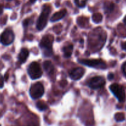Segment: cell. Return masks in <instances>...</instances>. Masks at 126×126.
Listing matches in <instances>:
<instances>
[{"label": "cell", "mask_w": 126, "mask_h": 126, "mask_svg": "<svg viewBox=\"0 0 126 126\" xmlns=\"http://www.w3.org/2000/svg\"><path fill=\"white\" fill-rule=\"evenodd\" d=\"M110 90L119 102L123 103L125 101L126 97V91L123 86L118 84H114L110 86Z\"/></svg>", "instance_id": "5"}, {"label": "cell", "mask_w": 126, "mask_h": 126, "mask_svg": "<svg viewBox=\"0 0 126 126\" xmlns=\"http://www.w3.org/2000/svg\"><path fill=\"white\" fill-rule=\"evenodd\" d=\"M30 95L33 100H36L42 97L44 93V88L41 82L33 84L30 88Z\"/></svg>", "instance_id": "6"}, {"label": "cell", "mask_w": 126, "mask_h": 126, "mask_svg": "<svg viewBox=\"0 0 126 126\" xmlns=\"http://www.w3.org/2000/svg\"><path fill=\"white\" fill-rule=\"evenodd\" d=\"M36 0H30V2L31 3H34V2H36Z\"/></svg>", "instance_id": "23"}, {"label": "cell", "mask_w": 126, "mask_h": 126, "mask_svg": "<svg viewBox=\"0 0 126 126\" xmlns=\"http://www.w3.org/2000/svg\"><path fill=\"white\" fill-rule=\"evenodd\" d=\"M114 9V4L111 2H107L105 3L104 5V9L105 12L106 13H110Z\"/></svg>", "instance_id": "14"}, {"label": "cell", "mask_w": 126, "mask_h": 126, "mask_svg": "<svg viewBox=\"0 0 126 126\" xmlns=\"http://www.w3.org/2000/svg\"><path fill=\"white\" fill-rule=\"evenodd\" d=\"M124 23L126 25V16H125V17H124Z\"/></svg>", "instance_id": "24"}, {"label": "cell", "mask_w": 126, "mask_h": 126, "mask_svg": "<svg viewBox=\"0 0 126 126\" xmlns=\"http://www.w3.org/2000/svg\"><path fill=\"white\" fill-rule=\"evenodd\" d=\"M54 42V37L50 35H47L41 40L39 47L43 51L45 56H50L52 54V43Z\"/></svg>", "instance_id": "1"}, {"label": "cell", "mask_w": 126, "mask_h": 126, "mask_svg": "<svg viewBox=\"0 0 126 126\" xmlns=\"http://www.w3.org/2000/svg\"><path fill=\"white\" fill-rule=\"evenodd\" d=\"M121 47H122V48H123V49H124V50L126 51V42H124V43H122Z\"/></svg>", "instance_id": "21"}, {"label": "cell", "mask_w": 126, "mask_h": 126, "mask_svg": "<svg viewBox=\"0 0 126 126\" xmlns=\"http://www.w3.org/2000/svg\"><path fill=\"white\" fill-rule=\"evenodd\" d=\"M105 79L102 76H95L87 82V85L92 89L101 88L105 85Z\"/></svg>", "instance_id": "8"}, {"label": "cell", "mask_w": 126, "mask_h": 126, "mask_svg": "<svg viewBox=\"0 0 126 126\" xmlns=\"http://www.w3.org/2000/svg\"><path fill=\"white\" fill-rule=\"evenodd\" d=\"M87 0H75V4L79 7H84L86 6Z\"/></svg>", "instance_id": "16"}, {"label": "cell", "mask_w": 126, "mask_h": 126, "mask_svg": "<svg viewBox=\"0 0 126 126\" xmlns=\"http://www.w3.org/2000/svg\"><path fill=\"white\" fill-rule=\"evenodd\" d=\"M36 107L40 111H45L48 108L47 105L43 101H38L36 103Z\"/></svg>", "instance_id": "15"}, {"label": "cell", "mask_w": 126, "mask_h": 126, "mask_svg": "<svg viewBox=\"0 0 126 126\" xmlns=\"http://www.w3.org/2000/svg\"><path fill=\"white\" fill-rule=\"evenodd\" d=\"M50 12V7L49 6H44L37 21L36 28L38 30H43L47 23L48 17Z\"/></svg>", "instance_id": "2"}, {"label": "cell", "mask_w": 126, "mask_h": 126, "mask_svg": "<svg viewBox=\"0 0 126 126\" xmlns=\"http://www.w3.org/2000/svg\"><path fill=\"white\" fill-rule=\"evenodd\" d=\"M28 56H29V51H28V49L27 48H22V49H21L18 56V61L21 64L25 63L27 61Z\"/></svg>", "instance_id": "11"}, {"label": "cell", "mask_w": 126, "mask_h": 126, "mask_svg": "<svg viewBox=\"0 0 126 126\" xmlns=\"http://www.w3.org/2000/svg\"><path fill=\"white\" fill-rule=\"evenodd\" d=\"M85 70L82 67H76L71 69L69 72V76L72 80H78L84 75Z\"/></svg>", "instance_id": "9"}, {"label": "cell", "mask_w": 126, "mask_h": 126, "mask_svg": "<svg viewBox=\"0 0 126 126\" xmlns=\"http://www.w3.org/2000/svg\"><path fill=\"white\" fill-rule=\"evenodd\" d=\"M2 11H3V8L2 6H0V15L2 13Z\"/></svg>", "instance_id": "22"}, {"label": "cell", "mask_w": 126, "mask_h": 126, "mask_svg": "<svg viewBox=\"0 0 126 126\" xmlns=\"http://www.w3.org/2000/svg\"><path fill=\"white\" fill-rule=\"evenodd\" d=\"M15 35L13 31L9 28L5 30L0 37V42L3 45L8 46L12 44L14 40Z\"/></svg>", "instance_id": "7"}, {"label": "cell", "mask_w": 126, "mask_h": 126, "mask_svg": "<svg viewBox=\"0 0 126 126\" xmlns=\"http://www.w3.org/2000/svg\"><path fill=\"white\" fill-rule=\"evenodd\" d=\"M78 62L81 64L95 69H105L107 67L105 62L102 59H79Z\"/></svg>", "instance_id": "4"}, {"label": "cell", "mask_w": 126, "mask_h": 126, "mask_svg": "<svg viewBox=\"0 0 126 126\" xmlns=\"http://www.w3.org/2000/svg\"><path fill=\"white\" fill-rule=\"evenodd\" d=\"M66 9H62L61 11H59V12H57L52 16V17L50 18V21L51 22H57V21H59L60 20H61L66 15Z\"/></svg>", "instance_id": "10"}, {"label": "cell", "mask_w": 126, "mask_h": 126, "mask_svg": "<svg viewBox=\"0 0 126 126\" xmlns=\"http://www.w3.org/2000/svg\"><path fill=\"white\" fill-rule=\"evenodd\" d=\"M113 78H114V75H113L112 73H110V74L108 75V79H109L110 80L113 79Z\"/></svg>", "instance_id": "20"}, {"label": "cell", "mask_w": 126, "mask_h": 126, "mask_svg": "<svg viewBox=\"0 0 126 126\" xmlns=\"http://www.w3.org/2000/svg\"><path fill=\"white\" fill-rule=\"evenodd\" d=\"M28 74L32 80H35L40 78L43 75V71L40 65L37 62H32L28 66Z\"/></svg>", "instance_id": "3"}, {"label": "cell", "mask_w": 126, "mask_h": 126, "mask_svg": "<svg viewBox=\"0 0 126 126\" xmlns=\"http://www.w3.org/2000/svg\"><path fill=\"white\" fill-rule=\"evenodd\" d=\"M8 1H10V0H8Z\"/></svg>", "instance_id": "25"}, {"label": "cell", "mask_w": 126, "mask_h": 126, "mask_svg": "<svg viewBox=\"0 0 126 126\" xmlns=\"http://www.w3.org/2000/svg\"><path fill=\"white\" fill-rule=\"evenodd\" d=\"M43 67L45 71L49 75H51L54 73V66L50 61H45L43 63Z\"/></svg>", "instance_id": "12"}, {"label": "cell", "mask_w": 126, "mask_h": 126, "mask_svg": "<svg viewBox=\"0 0 126 126\" xmlns=\"http://www.w3.org/2000/svg\"><path fill=\"white\" fill-rule=\"evenodd\" d=\"M73 51V46L72 44H67L63 48L64 57L66 58H69L71 57Z\"/></svg>", "instance_id": "13"}, {"label": "cell", "mask_w": 126, "mask_h": 126, "mask_svg": "<svg viewBox=\"0 0 126 126\" xmlns=\"http://www.w3.org/2000/svg\"><path fill=\"white\" fill-rule=\"evenodd\" d=\"M0 126H1V125H0Z\"/></svg>", "instance_id": "26"}, {"label": "cell", "mask_w": 126, "mask_h": 126, "mask_svg": "<svg viewBox=\"0 0 126 126\" xmlns=\"http://www.w3.org/2000/svg\"><path fill=\"white\" fill-rule=\"evenodd\" d=\"M122 70H123L124 75L126 77V62H125L122 65Z\"/></svg>", "instance_id": "18"}, {"label": "cell", "mask_w": 126, "mask_h": 126, "mask_svg": "<svg viewBox=\"0 0 126 126\" xmlns=\"http://www.w3.org/2000/svg\"><path fill=\"white\" fill-rule=\"evenodd\" d=\"M123 114H116L115 115V119L117 121H123V120L124 119L123 118H121V117H123Z\"/></svg>", "instance_id": "17"}, {"label": "cell", "mask_w": 126, "mask_h": 126, "mask_svg": "<svg viewBox=\"0 0 126 126\" xmlns=\"http://www.w3.org/2000/svg\"><path fill=\"white\" fill-rule=\"evenodd\" d=\"M4 86V78L1 75H0V88Z\"/></svg>", "instance_id": "19"}]
</instances>
